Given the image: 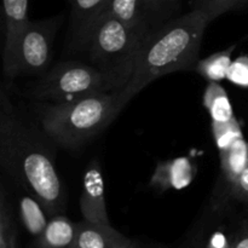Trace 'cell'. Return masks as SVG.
Returning <instances> with one entry per match:
<instances>
[{
    "label": "cell",
    "instance_id": "cell-1",
    "mask_svg": "<svg viewBox=\"0 0 248 248\" xmlns=\"http://www.w3.org/2000/svg\"><path fill=\"white\" fill-rule=\"evenodd\" d=\"M0 120V161L17 186L33 194L50 218L63 215L67 193L53 160L34 133L24 127L7 106L2 93Z\"/></svg>",
    "mask_w": 248,
    "mask_h": 248
},
{
    "label": "cell",
    "instance_id": "cell-2",
    "mask_svg": "<svg viewBox=\"0 0 248 248\" xmlns=\"http://www.w3.org/2000/svg\"><path fill=\"white\" fill-rule=\"evenodd\" d=\"M212 19L190 10L157 27L147 38L127 84L120 90L124 107L159 78L182 70H195L203 34Z\"/></svg>",
    "mask_w": 248,
    "mask_h": 248
},
{
    "label": "cell",
    "instance_id": "cell-3",
    "mask_svg": "<svg viewBox=\"0 0 248 248\" xmlns=\"http://www.w3.org/2000/svg\"><path fill=\"white\" fill-rule=\"evenodd\" d=\"M125 108L120 90L93 94L67 103H55L44 110L41 126L58 144L77 148L96 137Z\"/></svg>",
    "mask_w": 248,
    "mask_h": 248
},
{
    "label": "cell",
    "instance_id": "cell-4",
    "mask_svg": "<svg viewBox=\"0 0 248 248\" xmlns=\"http://www.w3.org/2000/svg\"><path fill=\"white\" fill-rule=\"evenodd\" d=\"M152 33L132 28L104 12L89 29L80 51L86 52L90 64L127 84L140 50Z\"/></svg>",
    "mask_w": 248,
    "mask_h": 248
},
{
    "label": "cell",
    "instance_id": "cell-5",
    "mask_svg": "<svg viewBox=\"0 0 248 248\" xmlns=\"http://www.w3.org/2000/svg\"><path fill=\"white\" fill-rule=\"evenodd\" d=\"M120 78L97 69L90 63L65 61L51 68L34 87V96L53 103H67L93 94L123 90Z\"/></svg>",
    "mask_w": 248,
    "mask_h": 248
},
{
    "label": "cell",
    "instance_id": "cell-6",
    "mask_svg": "<svg viewBox=\"0 0 248 248\" xmlns=\"http://www.w3.org/2000/svg\"><path fill=\"white\" fill-rule=\"evenodd\" d=\"M60 17L29 21L9 51L2 52L4 74L9 79L46 72L52 60L53 39Z\"/></svg>",
    "mask_w": 248,
    "mask_h": 248
},
{
    "label": "cell",
    "instance_id": "cell-7",
    "mask_svg": "<svg viewBox=\"0 0 248 248\" xmlns=\"http://www.w3.org/2000/svg\"><path fill=\"white\" fill-rule=\"evenodd\" d=\"M79 205L85 220L110 224L104 196L103 174L101 165L97 160H92L85 170Z\"/></svg>",
    "mask_w": 248,
    "mask_h": 248
},
{
    "label": "cell",
    "instance_id": "cell-8",
    "mask_svg": "<svg viewBox=\"0 0 248 248\" xmlns=\"http://www.w3.org/2000/svg\"><path fill=\"white\" fill-rule=\"evenodd\" d=\"M106 12L145 33L154 31L166 14L155 0H110Z\"/></svg>",
    "mask_w": 248,
    "mask_h": 248
},
{
    "label": "cell",
    "instance_id": "cell-9",
    "mask_svg": "<svg viewBox=\"0 0 248 248\" xmlns=\"http://www.w3.org/2000/svg\"><path fill=\"white\" fill-rule=\"evenodd\" d=\"M131 240L110 224L82 219L77 223L74 248H126Z\"/></svg>",
    "mask_w": 248,
    "mask_h": 248
},
{
    "label": "cell",
    "instance_id": "cell-10",
    "mask_svg": "<svg viewBox=\"0 0 248 248\" xmlns=\"http://www.w3.org/2000/svg\"><path fill=\"white\" fill-rule=\"evenodd\" d=\"M110 0H69L72 7L70 47L80 51L93 22L106 12Z\"/></svg>",
    "mask_w": 248,
    "mask_h": 248
},
{
    "label": "cell",
    "instance_id": "cell-11",
    "mask_svg": "<svg viewBox=\"0 0 248 248\" xmlns=\"http://www.w3.org/2000/svg\"><path fill=\"white\" fill-rule=\"evenodd\" d=\"M18 188L21 189V191L18 190V199H17L19 219L27 232L35 241L45 230L46 225L50 220V216L46 212L40 201L33 194L27 191L22 186H18Z\"/></svg>",
    "mask_w": 248,
    "mask_h": 248
},
{
    "label": "cell",
    "instance_id": "cell-12",
    "mask_svg": "<svg viewBox=\"0 0 248 248\" xmlns=\"http://www.w3.org/2000/svg\"><path fill=\"white\" fill-rule=\"evenodd\" d=\"M75 237L77 223L58 215L50 218L41 236L34 241V248H74Z\"/></svg>",
    "mask_w": 248,
    "mask_h": 248
},
{
    "label": "cell",
    "instance_id": "cell-13",
    "mask_svg": "<svg viewBox=\"0 0 248 248\" xmlns=\"http://www.w3.org/2000/svg\"><path fill=\"white\" fill-rule=\"evenodd\" d=\"M28 1L29 0H2L5 17L4 52L11 48L18 34L29 22Z\"/></svg>",
    "mask_w": 248,
    "mask_h": 248
},
{
    "label": "cell",
    "instance_id": "cell-14",
    "mask_svg": "<svg viewBox=\"0 0 248 248\" xmlns=\"http://www.w3.org/2000/svg\"><path fill=\"white\" fill-rule=\"evenodd\" d=\"M203 106L210 113L213 124H225L235 120L227 91L218 82H210L206 87L203 93Z\"/></svg>",
    "mask_w": 248,
    "mask_h": 248
},
{
    "label": "cell",
    "instance_id": "cell-15",
    "mask_svg": "<svg viewBox=\"0 0 248 248\" xmlns=\"http://www.w3.org/2000/svg\"><path fill=\"white\" fill-rule=\"evenodd\" d=\"M235 50V45L229 46L225 50L210 55L208 57L200 60L195 67V72L205 78L210 82H218L227 79L228 70L232 65V55Z\"/></svg>",
    "mask_w": 248,
    "mask_h": 248
},
{
    "label": "cell",
    "instance_id": "cell-16",
    "mask_svg": "<svg viewBox=\"0 0 248 248\" xmlns=\"http://www.w3.org/2000/svg\"><path fill=\"white\" fill-rule=\"evenodd\" d=\"M0 248H22L18 225L4 186L0 194Z\"/></svg>",
    "mask_w": 248,
    "mask_h": 248
},
{
    "label": "cell",
    "instance_id": "cell-17",
    "mask_svg": "<svg viewBox=\"0 0 248 248\" xmlns=\"http://www.w3.org/2000/svg\"><path fill=\"white\" fill-rule=\"evenodd\" d=\"M222 170L225 182L230 183L248 162V144L244 138H239L232 145L220 150Z\"/></svg>",
    "mask_w": 248,
    "mask_h": 248
},
{
    "label": "cell",
    "instance_id": "cell-18",
    "mask_svg": "<svg viewBox=\"0 0 248 248\" xmlns=\"http://www.w3.org/2000/svg\"><path fill=\"white\" fill-rule=\"evenodd\" d=\"M178 248H234V228H218L210 234L200 230L194 232Z\"/></svg>",
    "mask_w": 248,
    "mask_h": 248
},
{
    "label": "cell",
    "instance_id": "cell-19",
    "mask_svg": "<svg viewBox=\"0 0 248 248\" xmlns=\"http://www.w3.org/2000/svg\"><path fill=\"white\" fill-rule=\"evenodd\" d=\"M247 2L248 0H191V10L207 15L213 21L225 12L240 9Z\"/></svg>",
    "mask_w": 248,
    "mask_h": 248
},
{
    "label": "cell",
    "instance_id": "cell-20",
    "mask_svg": "<svg viewBox=\"0 0 248 248\" xmlns=\"http://www.w3.org/2000/svg\"><path fill=\"white\" fill-rule=\"evenodd\" d=\"M212 130L213 135H215L216 143H217L219 150L225 149L236 140L242 137L241 130L237 124L236 119L230 123L225 124H213L212 123Z\"/></svg>",
    "mask_w": 248,
    "mask_h": 248
},
{
    "label": "cell",
    "instance_id": "cell-21",
    "mask_svg": "<svg viewBox=\"0 0 248 248\" xmlns=\"http://www.w3.org/2000/svg\"><path fill=\"white\" fill-rule=\"evenodd\" d=\"M230 198L240 202L248 203V162L242 171L227 184Z\"/></svg>",
    "mask_w": 248,
    "mask_h": 248
},
{
    "label": "cell",
    "instance_id": "cell-22",
    "mask_svg": "<svg viewBox=\"0 0 248 248\" xmlns=\"http://www.w3.org/2000/svg\"><path fill=\"white\" fill-rule=\"evenodd\" d=\"M227 79L237 86L248 87V56H241L232 61Z\"/></svg>",
    "mask_w": 248,
    "mask_h": 248
},
{
    "label": "cell",
    "instance_id": "cell-23",
    "mask_svg": "<svg viewBox=\"0 0 248 248\" xmlns=\"http://www.w3.org/2000/svg\"><path fill=\"white\" fill-rule=\"evenodd\" d=\"M234 248H248V219H242L234 228Z\"/></svg>",
    "mask_w": 248,
    "mask_h": 248
},
{
    "label": "cell",
    "instance_id": "cell-24",
    "mask_svg": "<svg viewBox=\"0 0 248 248\" xmlns=\"http://www.w3.org/2000/svg\"><path fill=\"white\" fill-rule=\"evenodd\" d=\"M126 248H167L166 246L161 244H156V242L148 241V240H140V239H132L130 245Z\"/></svg>",
    "mask_w": 248,
    "mask_h": 248
},
{
    "label": "cell",
    "instance_id": "cell-25",
    "mask_svg": "<svg viewBox=\"0 0 248 248\" xmlns=\"http://www.w3.org/2000/svg\"><path fill=\"white\" fill-rule=\"evenodd\" d=\"M155 1H156L157 5H159V6L161 7L165 12H166L167 10L171 9V7H173L174 5L177 4V1H178V0H155Z\"/></svg>",
    "mask_w": 248,
    "mask_h": 248
}]
</instances>
